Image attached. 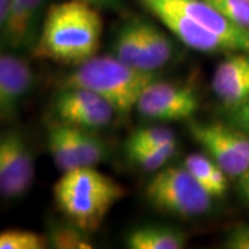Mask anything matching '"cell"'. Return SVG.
I'll return each mask as SVG.
<instances>
[{"instance_id":"6da1fadb","label":"cell","mask_w":249,"mask_h":249,"mask_svg":"<svg viewBox=\"0 0 249 249\" xmlns=\"http://www.w3.org/2000/svg\"><path fill=\"white\" fill-rule=\"evenodd\" d=\"M101 35L103 22L96 7L79 0L54 3L46 11L32 53L76 67L97 55Z\"/></svg>"},{"instance_id":"7a4b0ae2","label":"cell","mask_w":249,"mask_h":249,"mask_svg":"<svg viewBox=\"0 0 249 249\" xmlns=\"http://www.w3.org/2000/svg\"><path fill=\"white\" fill-rule=\"evenodd\" d=\"M124 194L118 181L90 166L64 172L53 186L54 202L60 213L88 234L97 231Z\"/></svg>"},{"instance_id":"3957f363","label":"cell","mask_w":249,"mask_h":249,"mask_svg":"<svg viewBox=\"0 0 249 249\" xmlns=\"http://www.w3.org/2000/svg\"><path fill=\"white\" fill-rule=\"evenodd\" d=\"M155 79V72L133 68L114 55H94L64 76L61 88L90 90L107 100L115 108L116 115L127 116L144 89Z\"/></svg>"},{"instance_id":"277c9868","label":"cell","mask_w":249,"mask_h":249,"mask_svg":"<svg viewBox=\"0 0 249 249\" xmlns=\"http://www.w3.org/2000/svg\"><path fill=\"white\" fill-rule=\"evenodd\" d=\"M144 196L158 212L187 219L208 213L213 199L184 165L157 170L144 188Z\"/></svg>"},{"instance_id":"5b68a950","label":"cell","mask_w":249,"mask_h":249,"mask_svg":"<svg viewBox=\"0 0 249 249\" xmlns=\"http://www.w3.org/2000/svg\"><path fill=\"white\" fill-rule=\"evenodd\" d=\"M190 132L208 157L231 178H238L249 166V136L231 124H194Z\"/></svg>"},{"instance_id":"8992f818","label":"cell","mask_w":249,"mask_h":249,"mask_svg":"<svg viewBox=\"0 0 249 249\" xmlns=\"http://www.w3.org/2000/svg\"><path fill=\"white\" fill-rule=\"evenodd\" d=\"M35 180V158L25 136L17 129L0 130V198L17 199Z\"/></svg>"},{"instance_id":"52a82bcc","label":"cell","mask_w":249,"mask_h":249,"mask_svg":"<svg viewBox=\"0 0 249 249\" xmlns=\"http://www.w3.org/2000/svg\"><path fill=\"white\" fill-rule=\"evenodd\" d=\"M199 108V97L190 85H180L155 79L137 101V112L157 122L190 121Z\"/></svg>"},{"instance_id":"ba28073f","label":"cell","mask_w":249,"mask_h":249,"mask_svg":"<svg viewBox=\"0 0 249 249\" xmlns=\"http://www.w3.org/2000/svg\"><path fill=\"white\" fill-rule=\"evenodd\" d=\"M57 122L79 129L97 130L112 122L115 108L96 93L82 88H61L53 103Z\"/></svg>"},{"instance_id":"9c48e42d","label":"cell","mask_w":249,"mask_h":249,"mask_svg":"<svg viewBox=\"0 0 249 249\" xmlns=\"http://www.w3.org/2000/svg\"><path fill=\"white\" fill-rule=\"evenodd\" d=\"M144 6L175 34L187 47L201 53H230L227 45L213 32L198 24L181 10L173 7L166 0H142Z\"/></svg>"},{"instance_id":"30bf717a","label":"cell","mask_w":249,"mask_h":249,"mask_svg":"<svg viewBox=\"0 0 249 249\" xmlns=\"http://www.w3.org/2000/svg\"><path fill=\"white\" fill-rule=\"evenodd\" d=\"M46 0H10L0 45L10 52L32 49L43 21Z\"/></svg>"},{"instance_id":"8fae6325","label":"cell","mask_w":249,"mask_h":249,"mask_svg":"<svg viewBox=\"0 0 249 249\" xmlns=\"http://www.w3.org/2000/svg\"><path fill=\"white\" fill-rule=\"evenodd\" d=\"M34 78L27 60L14 52H0V121L17 112L32 89Z\"/></svg>"},{"instance_id":"7c38bea8","label":"cell","mask_w":249,"mask_h":249,"mask_svg":"<svg viewBox=\"0 0 249 249\" xmlns=\"http://www.w3.org/2000/svg\"><path fill=\"white\" fill-rule=\"evenodd\" d=\"M173 7L181 10L184 14L198 24L213 32L227 45L231 53H249V29L231 22L204 0H166Z\"/></svg>"},{"instance_id":"4fadbf2b","label":"cell","mask_w":249,"mask_h":249,"mask_svg":"<svg viewBox=\"0 0 249 249\" xmlns=\"http://www.w3.org/2000/svg\"><path fill=\"white\" fill-rule=\"evenodd\" d=\"M212 90L224 107L232 108L249 100V53L235 52L216 68Z\"/></svg>"},{"instance_id":"5bb4252c","label":"cell","mask_w":249,"mask_h":249,"mask_svg":"<svg viewBox=\"0 0 249 249\" xmlns=\"http://www.w3.org/2000/svg\"><path fill=\"white\" fill-rule=\"evenodd\" d=\"M124 244L130 249H181L187 245V235L170 226L144 224L127 232Z\"/></svg>"},{"instance_id":"9a60e30c","label":"cell","mask_w":249,"mask_h":249,"mask_svg":"<svg viewBox=\"0 0 249 249\" xmlns=\"http://www.w3.org/2000/svg\"><path fill=\"white\" fill-rule=\"evenodd\" d=\"M112 55L133 68L147 71L142 49V19H132L118 31L112 42Z\"/></svg>"},{"instance_id":"2e32d148","label":"cell","mask_w":249,"mask_h":249,"mask_svg":"<svg viewBox=\"0 0 249 249\" xmlns=\"http://www.w3.org/2000/svg\"><path fill=\"white\" fill-rule=\"evenodd\" d=\"M186 169L213 198L223 196L229 190V176L205 154H191L184 160Z\"/></svg>"},{"instance_id":"e0dca14e","label":"cell","mask_w":249,"mask_h":249,"mask_svg":"<svg viewBox=\"0 0 249 249\" xmlns=\"http://www.w3.org/2000/svg\"><path fill=\"white\" fill-rule=\"evenodd\" d=\"M47 148L54 165L58 170L68 172L75 168H82L76 148L72 140L71 129L68 124L55 122L47 130Z\"/></svg>"},{"instance_id":"ac0fdd59","label":"cell","mask_w":249,"mask_h":249,"mask_svg":"<svg viewBox=\"0 0 249 249\" xmlns=\"http://www.w3.org/2000/svg\"><path fill=\"white\" fill-rule=\"evenodd\" d=\"M142 37L147 71L155 72L170 61L173 46L160 29L142 19Z\"/></svg>"},{"instance_id":"d6986e66","label":"cell","mask_w":249,"mask_h":249,"mask_svg":"<svg viewBox=\"0 0 249 249\" xmlns=\"http://www.w3.org/2000/svg\"><path fill=\"white\" fill-rule=\"evenodd\" d=\"M70 129L76 154L79 157L80 166L96 168V165L106 160L107 145L100 137L88 129H79L73 126H70Z\"/></svg>"},{"instance_id":"ffe728a7","label":"cell","mask_w":249,"mask_h":249,"mask_svg":"<svg viewBox=\"0 0 249 249\" xmlns=\"http://www.w3.org/2000/svg\"><path fill=\"white\" fill-rule=\"evenodd\" d=\"M88 232L80 230L68 220L65 223H54L46 232L49 247L57 249H90L93 248Z\"/></svg>"},{"instance_id":"44dd1931","label":"cell","mask_w":249,"mask_h":249,"mask_svg":"<svg viewBox=\"0 0 249 249\" xmlns=\"http://www.w3.org/2000/svg\"><path fill=\"white\" fill-rule=\"evenodd\" d=\"M176 145V136L173 130L165 126H147L134 130L129 136L124 148L142 147V148H158Z\"/></svg>"},{"instance_id":"7402d4cb","label":"cell","mask_w":249,"mask_h":249,"mask_svg":"<svg viewBox=\"0 0 249 249\" xmlns=\"http://www.w3.org/2000/svg\"><path fill=\"white\" fill-rule=\"evenodd\" d=\"M127 158L136 166L145 172H157L168 163L176 151V145L158 147V148H142V147H130L124 148Z\"/></svg>"},{"instance_id":"603a6c76","label":"cell","mask_w":249,"mask_h":249,"mask_svg":"<svg viewBox=\"0 0 249 249\" xmlns=\"http://www.w3.org/2000/svg\"><path fill=\"white\" fill-rule=\"evenodd\" d=\"M49 248L46 235L32 230L9 229L0 231V249H45Z\"/></svg>"},{"instance_id":"cb8c5ba5","label":"cell","mask_w":249,"mask_h":249,"mask_svg":"<svg viewBox=\"0 0 249 249\" xmlns=\"http://www.w3.org/2000/svg\"><path fill=\"white\" fill-rule=\"evenodd\" d=\"M231 22L249 29V0H204Z\"/></svg>"},{"instance_id":"d4e9b609","label":"cell","mask_w":249,"mask_h":249,"mask_svg":"<svg viewBox=\"0 0 249 249\" xmlns=\"http://www.w3.org/2000/svg\"><path fill=\"white\" fill-rule=\"evenodd\" d=\"M229 122L249 136V100L237 107L229 108Z\"/></svg>"},{"instance_id":"484cf974","label":"cell","mask_w":249,"mask_h":249,"mask_svg":"<svg viewBox=\"0 0 249 249\" xmlns=\"http://www.w3.org/2000/svg\"><path fill=\"white\" fill-rule=\"evenodd\" d=\"M223 247L229 249H249V224L232 229L227 234Z\"/></svg>"},{"instance_id":"4316f807","label":"cell","mask_w":249,"mask_h":249,"mask_svg":"<svg viewBox=\"0 0 249 249\" xmlns=\"http://www.w3.org/2000/svg\"><path fill=\"white\" fill-rule=\"evenodd\" d=\"M237 180H238V191L242 199L249 204V166Z\"/></svg>"},{"instance_id":"83f0119b","label":"cell","mask_w":249,"mask_h":249,"mask_svg":"<svg viewBox=\"0 0 249 249\" xmlns=\"http://www.w3.org/2000/svg\"><path fill=\"white\" fill-rule=\"evenodd\" d=\"M9 3L10 0H0V32H1V28L4 24V19H6V14H7V10H9Z\"/></svg>"},{"instance_id":"f1b7e54d","label":"cell","mask_w":249,"mask_h":249,"mask_svg":"<svg viewBox=\"0 0 249 249\" xmlns=\"http://www.w3.org/2000/svg\"><path fill=\"white\" fill-rule=\"evenodd\" d=\"M119 1H121V0H108V3H109L111 7H116V6L119 4Z\"/></svg>"}]
</instances>
